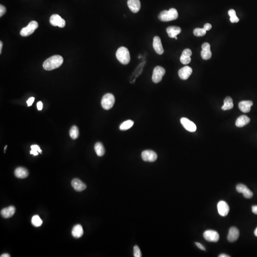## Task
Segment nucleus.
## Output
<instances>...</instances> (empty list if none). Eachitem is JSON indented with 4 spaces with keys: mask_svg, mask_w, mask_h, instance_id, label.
<instances>
[{
    "mask_svg": "<svg viewBox=\"0 0 257 257\" xmlns=\"http://www.w3.org/2000/svg\"><path fill=\"white\" fill-rule=\"evenodd\" d=\"M64 63L63 57L55 55L46 60L43 64V67L46 71H52L59 68Z\"/></svg>",
    "mask_w": 257,
    "mask_h": 257,
    "instance_id": "1",
    "label": "nucleus"
},
{
    "mask_svg": "<svg viewBox=\"0 0 257 257\" xmlns=\"http://www.w3.org/2000/svg\"><path fill=\"white\" fill-rule=\"evenodd\" d=\"M116 56L118 60L123 64H128L130 61V56L129 51L125 47L119 48L117 51Z\"/></svg>",
    "mask_w": 257,
    "mask_h": 257,
    "instance_id": "2",
    "label": "nucleus"
},
{
    "mask_svg": "<svg viewBox=\"0 0 257 257\" xmlns=\"http://www.w3.org/2000/svg\"><path fill=\"white\" fill-rule=\"evenodd\" d=\"M178 17V13L177 10L171 8L169 10L162 11L159 14L158 18L162 21H169L175 20Z\"/></svg>",
    "mask_w": 257,
    "mask_h": 257,
    "instance_id": "3",
    "label": "nucleus"
},
{
    "mask_svg": "<svg viewBox=\"0 0 257 257\" xmlns=\"http://www.w3.org/2000/svg\"><path fill=\"white\" fill-rule=\"evenodd\" d=\"M115 103V97L111 93L105 94L101 101L102 107L104 110H109L112 108Z\"/></svg>",
    "mask_w": 257,
    "mask_h": 257,
    "instance_id": "4",
    "label": "nucleus"
},
{
    "mask_svg": "<svg viewBox=\"0 0 257 257\" xmlns=\"http://www.w3.org/2000/svg\"><path fill=\"white\" fill-rule=\"evenodd\" d=\"M38 27V23L37 21H31L25 27L23 28L20 32V35L23 37H26L33 34L35 30Z\"/></svg>",
    "mask_w": 257,
    "mask_h": 257,
    "instance_id": "5",
    "label": "nucleus"
},
{
    "mask_svg": "<svg viewBox=\"0 0 257 257\" xmlns=\"http://www.w3.org/2000/svg\"><path fill=\"white\" fill-rule=\"evenodd\" d=\"M165 74V70L162 67L158 66L154 69L152 74V80L155 84L160 83Z\"/></svg>",
    "mask_w": 257,
    "mask_h": 257,
    "instance_id": "6",
    "label": "nucleus"
},
{
    "mask_svg": "<svg viewBox=\"0 0 257 257\" xmlns=\"http://www.w3.org/2000/svg\"><path fill=\"white\" fill-rule=\"evenodd\" d=\"M203 237L207 241L209 242H218L219 240V234L216 231L213 230H207L204 232Z\"/></svg>",
    "mask_w": 257,
    "mask_h": 257,
    "instance_id": "7",
    "label": "nucleus"
},
{
    "mask_svg": "<svg viewBox=\"0 0 257 257\" xmlns=\"http://www.w3.org/2000/svg\"><path fill=\"white\" fill-rule=\"evenodd\" d=\"M50 22L52 25L58 26L60 28H64L66 25L64 20L58 14L52 15L50 17Z\"/></svg>",
    "mask_w": 257,
    "mask_h": 257,
    "instance_id": "8",
    "label": "nucleus"
},
{
    "mask_svg": "<svg viewBox=\"0 0 257 257\" xmlns=\"http://www.w3.org/2000/svg\"><path fill=\"white\" fill-rule=\"evenodd\" d=\"M142 158L145 162H154L157 159V155L153 150H146L142 152Z\"/></svg>",
    "mask_w": 257,
    "mask_h": 257,
    "instance_id": "9",
    "label": "nucleus"
},
{
    "mask_svg": "<svg viewBox=\"0 0 257 257\" xmlns=\"http://www.w3.org/2000/svg\"><path fill=\"white\" fill-rule=\"evenodd\" d=\"M236 190L238 193L243 194L244 197L247 199H251L253 197L252 192L244 184H238L236 186Z\"/></svg>",
    "mask_w": 257,
    "mask_h": 257,
    "instance_id": "10",
    "label": "nucleus"
},
{
    "mask_svg": "<svg viewBox=\"0 0 257 257\" xmlns=\"http://www.w3.org/2000/svg\"><path fill=\"white\" fill-rule=\"evenodd\" d=\"M181 123L183 127L188 131L195 132L197 130V127L194 123L190 121L186 118H181Z\"/></svg>",
    "mask_w": 257,
    "mask_h": 257,
    "instance_id": "11",
    "label": "nucleus"
},
{
    "mask_svg": "<svg viewBox=\"0 0 257 257\" xmlns=\"http://www.w3.org/2000/svg\"><path fill=\"white\" fill-rule=\"evenodd\" d=\"M218 212L220 216L225 217L228 214L230 211V208L228 204L224 201H219L217 205Z\"/></svg>",
    "mask_w": 257,
    "mask_h": 257,
    "instance_id": "12",
    "label": "nucleus"
},
{
    "mask_svg": "<svg viewBox=\"0 0 257 257\" xmlns=\"http://www.w3.org/2000/svg\"><path fill=\"white\" fill-rule=\"evenodd\" d=\"M212 53L211 51V45L208 42H205L202 45V51L201 56L205 60L209 59L212 57Z\"/></svg>",
    "mask_w": 257,
    "mask_h": 257,
    "instance_id": "13",
    "label": "nucleus"
},
{
    "mask_svg": "<svg viewBox=\"0 0 257 257\" xmlns=\"http://www.w3.org/2000/svg\"><path fill=\"white\" fill-rule=\"evenodd\" d=\"M192 72L193 69L190 67L186 66L179 70L178 74L181 79L186 80L192 74Z\"/></svg>",
    "mask_w": 257,
    "mask_h": 257,
    "instance_id": "14",
    "label": "nucleus"
},
{
    "mask_svg": "<svg viewBox=\"0 0 257 257\" xmlns=\"http://www.w3.org/2000/svg\"><path fill=\"white\" fill-rule=\"evenodd\" d=\"M153 47L154 50L157 54L162 55L164 53L163 47L162 45L161 39L159 36H155L153 41Z\"/></svg>",
    "mask_w": 257,
    "mask_h": 257,
    "instance_id": "15",
    "label": "nucleus"
},
{
    "mask_svg": "<svg viewBox=\"0 0 257 257\" xmlns=\"http://www.w3.org/2000/svg\"><path fill=\"white\" fill-rule=\"evenodd\" d=\"M127 4L130 11L133 13H137L141 9L140 0H128Z\"/></svg>",
    "mask_w": 257,
    "mask_h": 257,
    "instance_id": "16",
    "label": "nucleus"
},
{
    "mask_svg": "<svg viewBox=\"0 0 257 257\" xmlns=\"http://www.w3.org/2000/svg\"><path fill=\"white\" fill-rule=\"evenodd\" d=\"M239 232L236 227H232L230 228L228 235V240L231 242L236 241L239 237Z\"/></svg>",
    "mask_w": 257,
    "mask_h": 257,
    "instance_id": "17",
    "label": "nucleus"
},
{
    "mask_svg": "<svg viewBox=\"0 0 257 257\" xmlns=\"http://www.w3.org/2000/svg\"><path fill=\"white\" fill-rule=\"evenodd\" d=\"M192 55V52L190 49H186L184 50L180 58L181 63L185 65L188 64L190 63L191 61L190 56Z\"/></svg>",
    "mask_w": 257,
    "mask_h": 257,
    "instance_id": "18",
    "label": "nucleus"
},
{
    "mask_svg": "<svg viewBox=\"0 0 257 257\" xmlns=\"http://www.w3.org/2000/svg\"><path fill=\"white\" fill-rule=\"evenodd\" d=\"M166 31L170 38L178 39L177 36L181 32V28L177 26H169L166 29Z\"/></svg>",
    "mask_w": 257,
    "mask_h": 257,
    "instance_id": "19",
    "label": "nucleus"
},
{
    "mask_svg": "<svg viewBox=\"0 0 257 257\" xmlns=\"http://www.w3.org/2000/svg\"><path fill=\"white\" fill-rule=\"evenodd\" d=\"M72 187L76 191L82 192L86 189V185L80 179H74L72 181Z\"/></svg>",
    "mask_w": 257,
    "mask_h": 257,
    "instance_id": "20",
    "label": "nucleus"
},
{
    "mask_svg": "<svg viewBox=\"0 0 257 257\" xmlns=\"http://www.w3.org/2000/svg\"><path fill=\"white\" fill-rule=\"evenodd\" d=\"M15 212V207L13 206H11L2 209L1 212V214L3 218L7 219L14 216Z\"/></svg>",
    "mask_w": 257,
    "mask_h": 257,
    "instance_id": "21",
    "label": "nucleus"
},
{
    "mask_svg": "<svg viewBox=\"0 0 257 257\" xmlns=\"http://www.w3.org/2000/svg\"><path fill=\"white\" fill-rule=\"evenodd\" d=\"M252 105L253 103L251 101H242L239 104V108L242 112L247 113L251 111V107L252 106Z\"/></svg>",
    "mask_w": 257,
    "mask_h": 257,
    "instance_id": "22",
    "label": "nucleus"
},
{
    "mask_svg": "<svg viewBox=\"0 0 257 257\" xmlns=\"http://www.w3.org/2000/svg\"><path fill=\"white\" fill-rule=\"evenodd\" d=\"M14 174L17 178L19 179H25L29 175V172L26 169L23 167H18L14 171Z\"/></svg>",
    "mask_w": 257,
    "mask_h": 257,
    "instance_id": "23",
    "label": "nucleus"
},
{
    "mask_svg": "<svg viewBox=\"0 0 257 257\" xmlns=\"http://www.w3.org/2000/svg\"><path fill=\"white\" fill-rule=\"evenodd\" d=\"M250 122V119L246 115H242L237 119L236 121V126L238 127H242L247 125Z\"/></svg>",
    "mask_w": 257,
    "mask_h": 257,
    "instance_id": "24",
    "label": "nucleus"
},
{
    "mask_svg": "<svg viewBox=\"0 0 257 257\" xmlns=\"http://www.w3.org/2000/svg\"><path fill=\"white\" fill-rule=\"evenodd\" d=\"M72 236L75 238H79L84 234V230L82 226L80 224L75 225L73 228L72 232Z\"/></svg>",
    "mask_w": 257,
    "mask_h": 257,
    "instance_id": "25",
    "label": "nucleus"
},
{
    "mask_svg": "<svg viewBox=\"0 0 257 257\" xmlns=\"http://www.w3.org/2000/svg\"><path fill=\"white\" fill-rule=\"evenodd\" d=\"M233 107V103L232 98L227 97L224 100V105L221 107L222 110L226 111L231 110Z\"/></svg>",
    "mask_w": 257,
    "mask_h": 257,
    "instance_id": "26",
    "label": "nucleus"
},
{
    "mask_svg": "<svg viewBox=\"0 0 257 257\" xmlns=\"http://www.w3.org/2000/svg\"><path fill=\"white\" fill-rule=\"evenodd\" d=\"M94 150L98 156L102 157L105 154V149L102 143L97 142L94 146Z\"/></svg>",
    "mask_w": 257,
    "mask_h": 257,
    "instance_id": "27",
    "label": "nucleus"
},
{
    "mask_svg": "<svg viewBox=\"0 0 257 257\" xmlns=\"http://www.w3.org/2000/svg\"><path fill=\"white\" fill-rule=\"evenodd\" d=\"M134 122L131 120H127L121 124L120 126V129L121 130H129L133 126Z\"/></svg>",
    "mask_w": 257,
    "mask_h": 257,
    "instance_id": "28",
    "label": "nucleus"
},
{
    "mask_svg": "<svg viewBox=\"0 0 257 257\" xmlns=\"http://www.w3.org/2000/svg\"><path fill=\"white\" fill-rule=\"evenodd\" d=\"M79 135L78 128L76 126H73L70 130V136L73 140L78 138Z\"/></svg>",
    "mask_w": 257,
    "mask_h": 257,
    "instance_id": "29",
    "label": "nucleus"
},
{
    "mask_svg": "<svg viewBox=\"0 0 257 257\" xmlns=\"http://www.w3.org/2000/svg\"><path fill=\"white\" fill-rule=\"evenodd\" d=\"M32 223L34 226L39 227L42 225V220L38 215H34L32 217Z\"/></svg>",
    "mask_w": 257,
    "mask_h": 257,
    "instance_id": "30",
    "label": "nucleus"
},
{
    "mask_svg": "<svg viewBox=\"0 0 257 257\" xmlns=\"http://www.w3.org/2000/svg\"><path fill=\"white\" fill-rule=\"evenodd\" d=\"M228 15L230 16V21L232 23L238 22L239 21V19L236 15V12L233 9H231L228 12Z\"/></svg>",
    "mask_w": 257,
    "mask_h": 257,
    "instance_id": "31",
    "label": "nucleus"
},
{
    "mask_svg": "<svg viewBox=\"0 0 257 257\" xmlns=\"http://www.w3.org/2000/svg\"><path fill=\"white\" fill-rule=\"evenodd\" d=\"M32 150L30 151L31 154L33 155L34 156H37L38 155V153L39 152L41 154L42 150L40 149V147L37 145H32L31 147Z\"/></svg>",
    "mask_w": 257,
    "mask_h": 257,
    "instance_id": "32",
    "label": "nucleus"
},
{
    "mask_svg": "<svg viewBox=\"0 0 257 257\" xmlns=\"http://www.w3.org/2000/svg\"><path fill=\"white\" fill-rule=\"evenodd\" d=\"M207 31L204 28H197L195 29L193 31V34L196 36L198 37H201L204 36L206 33Z\"/></svg>",
    "mask_w": 257,
    "mask_h": 257,
    "instance_id": "33",
    "label": "nucleus"
},
{
    "mask_svg": "<svg viewBox=\"0 0 257 257\" xmlns=\"http://www.w3.org/2000/svg\"><path fill=\"white\" fill-rule=\"evenodd\" d=\"M133 255H134V257H141L142 256L141 250L138 246L136 245L134 247Z\"/></svg>",
    "mask_w": 257,
    "mask_h": 257,
    "instance_id": "34",
    "label": "nucleus"
},
{
    "mask_svg": "<svg viewBox=\"0 0 257 257\" xmlns=\"http://www.w3.org/2000/svg\"><path fill=\"white\" fill-rule=\"evenodd\" d=\"M6 8L2 5H1L0 6V17L3 16L4 14L6 13Z\"/></svg>",
    "mask_w": 257,
    "mask_h": 257,
    "instance_id": "35",
    "label": "nucleus"
},
{
    "mask_svg": "<svg viewBox=\"0 0 257 257\" xmlns=\"http://www.w3.org/2000/svg\"><path fill=\"white\" fill-rule=\"evenodd\" d=\"M34 99H35V98L34 97H31L27 101L28 106H31L34 102Z\"/></svg>",
    "mask_w": 257,
    "mask_h": 257,
    "instance_id": "36",
    "label": "nucleus"
},
{
    "mask_svg": "<svg viewBox=\"0 0 257 257\" xmlns=\"http://www.w3.org/2000/svg\"><path fill=\"white\" fill-rule=\"evenodd\" d=\"M212 26L211 24H209V23H206L205 25H204V27L203 28L206 30V31H209V30H211V29H212Z\"/></svg>",
    "mask_w": 257,
    "mask_h": 257,
    "instance_id": "37",
    "label": "nucleus"
},
{
    "mask_svg": "<svg viewBox=\"0 0 257 257\" xmlns=\"http://www.w3.org/2000/svg\"><path fill=\"white\" fill-rule=\"evenodd\" d=\"M195 244H196L197 247H198L199 249H200V250H202V251H205V247H204L199 242H196V243H195Z\"/></svg>",
    "mask_w": 257,
    "mask_h": 257,
    "instance_id": "38",
    "label": "nucleus"
},
{
    "mask_svg": "<svg viewBox=\"0 0 257 257\" xmlns=\"http://www.w3.org/2000/svg\"><path fill=\"white\" fill-rule=\"evenodd\" d=\"M37 107L38 110L41 111L42 110V107H43V104H42V102H38L37 104Z\"/></svg>",
    "mask_w": 257,
    "mask_h": 257,
    "instance_id": "39",
    "label": "nucleus"
},
{
    "mask_svg": "<svg viewBox=\"0 0 257 257\" xmlns=\"http://www.w3.org/2000/svg\"><path fill=\"white\" fill-rule=\"evenodd\" d=\"M252 211L253 213L255 214H257V206H253L252 207Z\"/></svg>",
    "mask_w": 257,
    "mask_h": 257,
    "instance_id": "40",
    "label": "nucleus"
},
{
    "mask_svg": "<svg viewBox=\"0 0 257 257\" xmlns=\"http://www.w3.org/2000/svg\"><path fill=\"white\" fill-rule=\"evenodd\" d=\"M219 257H230V256H228V255H226V254H220V256H219Z\"/></svg>",
    "mask_w": 257,
    "mask_h": 257,
    "instance_id": "41",
    "label": "nucleus"
},
{
    "mask_svg": "<svg viewBox=\"0 0 257 257\" xmlns=\"http://www.w3.org/2000/svg\"><path fill=\"white\" fill-rule=\"evenodd\" d=\"M2 41H0V53L1 54L2 50Z\"/></svg>",
    "mask_w": 257,
    "mask_h": 257,
    "instance_id": "42",
    "label": "nucleus"
},
{
    "mask_svg": "<svg viewBox=\"0 0 257 257\" xmlns=\"http://www.w3.org/2000/svg\"><path fill=\"white\" fill-rule=\"evenodd\" d=\"M1 257H10V255L8 254H3L1 256Z\"/></svg>",
    "mask_w": 257,
    "mask_h": 257,
    "instance_id": "43",
    "label": "nucleus"
},
{
    "mask_svg": "<svg viewBox=\"0 0 257 257\" xmlns=\"http://www.w3.org/2000/svg\"><path fill=\"white\" fill-rule=\"evenodd\" d=\"M254 235H255V236H256V237H257V227L256 228L255 231H254Z\"/></svg>",
    "mask_w": 257,
    "mask_h": 257,
    "instance_id": "44",
    "label": "nucleus"
},
{
    "mask_svg": "<svg viewBox=\"0 0 257 257\" xmlns=\"http://www.w3.org/2000/svg\"><path fill=\"white\" fill-rule=\"evenodd\" d=\"M7 147V146H6V147H5V148H4V153L6 152V149Z\"/></svg>",
    "mask_w": 257,
    "mask_h": 257,
    "instance_id": "45",
    "label": "nucleus"
}]
</instances>
